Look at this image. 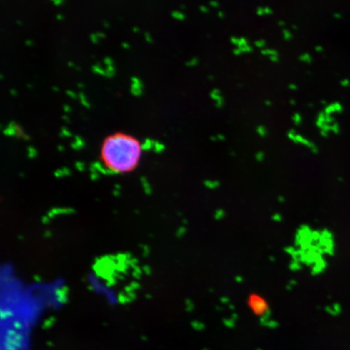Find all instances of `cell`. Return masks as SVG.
<instances>
[{
    "mask_svg": "<svg viewBox=\"0 0 350 350\" xmlns=\"http://www.w3.org/2000/svg\"><path fill=\"white\" fill-rule=\"evenodd\" d=\"M230 41L233 45L236 46V47H242L246 46L249 44L248 40L245 37H237V36H233L230 39Z\"/></svg>",
    "mask_w": 350,
    "mask_h": 350,
    "instance_id": "obj_5",
    "label": "cell"
},
{
    "mask_svg": "<svg viewBox=\"0 0 350 350\" xmlns=\"http://www.w3.org/2000/svg\"><path fill=\"white\" fill-rule=\"evenodd\" d=\"M131 92L134 96H139L142 94V83L140 79L137 77H133L131 79Z\"/></svg>",
    "mask_w": 350,
    "mask_h": 350,
    "instance_id": "obj_4",
    "label": "cell"
},
{
    "mask_svg": "<svg viewBox=\"0 0 350 350\" xmlns=\"http://www.w3.org/2000/svg\"><path fill=\"white\" fill-rule=\"evenodd\" d=\"M90 38H91V41H92L93 43H97L98 42L99 36H97L96 33H94V34H92V35L90 36Z\"/></svg>",
    "mask_w": 350,
    "mask_h": 350,
    "instance_id": "obj_18",
    "label": "cell"
},
{
    "mask_svg": "<svg viewBox=\"0 0 350 350\" xmlns=\"http://www.w3.org/2000/svg\"><path fill=\"white\" fill-rule=\"evenodd\" d=\"M25 44H26V46H33V41H32L31 40H27L26 41H25Z\"/></svg>",
    "mask_w": 350,
    "mask_h": 350,
    "instance_id": "obj_30",
    "label": "cell"
},
{
    "mask_svg": "<svg viewBox=\"0 0 350 350\" xmlns=\"http://www.w3.org/2000/svg\"><path fill=\"white\" fill-rule=\"evenodd\" d=\"M66 94L68 95L69 96H71V98H73V99H75L76 97V94L73 93V92H71V91H70V90H68V91H66Z\"/></svg>",
    "mask_w": 350,
    "mask_h": 350,
    "instance_id": "obj_26",
    "label": "cell"
},
{
    "mask_svg": "<svg viewBox=\"0 0 350 350\" xmlns=\"http://www.w3.org/2000/svg\"><path fill=\"white\" fill-rule=\"evenodd\" d=\"M57 19L59 20H62L63 19V16H62V15H58V16H57Z\"/></svg>",
    "mask_w": 350,
    "mask_h": 350,
    "instance_id": "obj_35",
    "label": "cell"
},
{
    "mask_svg": "<svg viewBox=\"0 0 350 350\" xmlns=\"http://www.w3.org/2000/svg\"><path fill=\"white\" fill-rule=\"evenodd\" d=\"M53 1H54H54H55V0H53Z\"/></svg>",
    "mask_w": 350,
    "mask_h": 350,
    "instance_id": "obj_41",
    "label": "cell"
},
{
    "mask_svg": "<svg viewBox=\"0 0 350 350\" xmlns=\"http://www.w3.org/2000/svg\"><path fill=\"white\" fill-rule=\"evenodd\" d=\"M269 59H270V61H271L272 63H278V62L280 61V59H279V55H276V56L269 57Z\"/></svg>",
    "mask_w": 350,
    "mask_h": 350,
    "instance_id": "obj_20",
    "label": "cell"
},
{
    "mask_svg": "<svg viewBox=\"0 0 350 350\" xmlns=\"http://www.w3.org/2000/svg\"><path fill=\"white\" fill-rule=\"evenodd\" d=\"M93 72L97 73V74H101V75H106V71H104V70L98 65L93 66Z\"/></svg>",
    "mask_w": 350,
    "mask_h": 350,
    "instance_id": "obj_16",
    "label": "cell"
},
{
    "mask_svg": "<svg viewBox=\"0 0 350 350\" xmlns=\"http://www.w3.org/2000/svg\"><path fill=\"white\" fill-rule=\"evenodd\" d=\"M199 59H197V58H192L191 59L189 60L188 62H186V66H189V67H194V66H196L197 65H199Z\"/></svg>",
    "mask_w": 350,
    "mask_h": 350,
    "instance_id": "obj_11",
    "label": "cell"
},
{
    "mask_svg": "<svg viewBox=\"0 0 350 350\" xmlns=\"http://www.w3.org/2000/svg\"><path fill=\"white\" fill-rule=\"evenodd\" d=\"M289 103H290V105H292V106H295L296 104H297V101H295V100H290V101H289Z\"/></svg>",
    "mask_w": 350,
    "mask_h": 350,
    "instance_id": "obj_33",
    "label": "cell"
},
{
    "mask_svg": "<svg viewBox=\"0 0 350 350\" xmlns=\"http://www.w3.org/2000/svg\"><path fill=\"white\" fill-rule=\"evenodd\" d=\"M266 45H267V42H266V41L264 39L257 40V41H254V46L257 47V48L264 49V48L266 46Z\"/></svg>",
    "mask_w": 350,
    "mask_h": 350,
    "instance_id": "obj_13",
    "label": "cell"
},
{
    "mask_svg": "<svg viewBox=\"0 0 350 350\" xmlns=\"http://www.w3.org/2000/svg\"><path fill=\"white\" fill-rule=\"evenodd\" d=\"M172 16H173V18L174 19H175V20H184L186 19V15L183 12H182V11H173L172 12Z\"/></svg>",
    "mask_w": 350,
    "mask_h": 350,
    "instance_id": "obj_9",
    "label": "cell"
},
{
    "mask_svg": "<svg viewBox=\"0 0 350 350\" xmlns=\"http://www.w3.org/2000/svg\"><path fill=\"white\" fill-rule=\"evenodd\" d=\"M282 35H283V38L285 41H290L293 38V34L289 29H283Z\"/></svg>",
    "mask_w": 350,
    "mask_h": 350,
    "instance_id": "obj_10",
    "label": "cell"
},
{
    "mask_svg": "<svg viewBox=\"0 0 350 350\" xmlns=\"http://www.w3.org/2000/svg\"><path fill=\"white\" fill-rule=\"evenodd\" d=\"M11 94H14V95H16V90H11Z\"/></svg>",
    "mask_w": 350,
    "mask_h": 350,
    "instance_id": "obj_39",
    "label": "cell"
},
{
    "mask_svg": "<svg viewBox=\"0 0 350 350\" xmlns=\"http://www.w3.org/2000/svg\"><path fill=\"white\" fill-rule=\"evenodd\" d=\"M264 104H265V106H272V102H271V101H269V100H266V101H264Z\"/></svg>",
    "mask_w": 350,
    "mask_h": 350,
    "instance_id": "obj_27",
    "label": "cell"
},
{
    "mask_svg": "<svg viewBox=\"0 0 350 350\" xmlns=\"http://www.w3.org/2000/svg\"><path fill=\"white\" fill-rule=\"evenodd\" d=\"M233 53H234V55H237V56H239V55L242 54L241 50H240L239 48H238V47H236L235 49H234V50H233Z\"/></svg>",
    "mask_w": 350,
    "mask_h": 350,
    "instance_id": "obj_21",
    "label": "cell"
},
{
    "mask_svg": "<svg viewBox=\"0 0 350 350\" xmlns=\"http://www.w3.org/2000/svg\"><path fill=\"white\" fill-rule=\"evenodd\" d=\"M114 74H115V70H114V66L111 65V66H107V69H106V75H105V76H106L107 77H112Z\"/></svg>",
    "mask_w": 350,
    "mask_h": 350,
    "instance_id": "obj_14",
    "label": "cell"
},
{
    "mask_svg": "<svg viewBox=\"0 0 350 350\" xmlns=\"http://www.w3.org/2000/svg\"><path fill=\"white\" fill-rule=\"evenodd\" d=\"M103 24H105V27H106V28H108V27L109 26V24H107V22H106V21H104V22H103Z\"/></svg>",
    "mask_w": 350,
    "mask_h": 350,
    "instance_id": "obj_38",
    "label": "cell"
},
{
    "mask_svg": "<svg viewBox=\"0 0 350 350\" xmlns=\"http://www.w3.org/2000/svg\"><path fill=\"white\" fill-rule=\"evenodd\" d=\"M210 96H211V99L216 101L215 106H216V108L221 109V108H222V107L224 106V105H225V100L223 98V96H221V93L220 89H214L212 90L211 93H210Z\"/></svg>",
    "mask_w": 350,
    "mask_h": 350,
    "instance_id": "obj_2",
    "label": "cell"
},
{
    "mask_svg": "<svg viewBox=\"0 0 350 350\" xmlns=\"http://www.w3.org/2000/svg\"><path fill=\"white\" fill-rule=\"evenodd\" d=\"M218 16L220 17L221 19H223V18H225V13L223 12V11H219L218 12Z\"/></svg>",
    "mask_w": 350,
    "mask_h": 350,
    "instance_id": "obj_28",
    "label": "cell"
},
{
    "mask_svg": "<svg viewBox=\"0 0 350 350\" xmlns=\"http://www.w3.org/2000/svg\"><path fill=\"white\" fill-rule=\"evenodd\" d=\"M104 63H106V65H107V66L113 65V61H112V59H110V58H106V59H105V60H104Z\"/></svg>",
    "mask_w": 350,
    "mask_h": 350,
    "instance_id": "obj_24",
    "label": "cell"
},
{
    "mask_svg": "<svg viewBox=\"0 0 350 350\" xmlns=\"http://www.w3.org/2000/svg\"><path fill=\"white\" fill-rule=\"evenodd\" d=\"M208 79H210V80H213V79H214V76H208Z\"/></svg>",
    "mask_w": 350,
    "mask_h": 350,
    "instance_id": "obj_37",
    "label": "cell"
},
{
    "mask_svg": "<svg viewBox=\"0 0 350 350\" xmlns=\"http://www.w3.org/2000/svg\"><path fill=\"white\" fill-rule=\"evenodd\" d=\"M134 32L136 33V32H139V29H137V28H134Z\"/></svg>",
    "mask_w": 350,
    "mask_h": 350,
    "instance_id": "obj_40",
    "label": "cell"
},
{
    "mask_svg": "<svg viewBox=\"0 0 350 350\" xmlns=\"http://www.w3.org/2000/svg\"><path fill=\"white\" fill-rule=\"evenodd\" d=\"M199 10L201 11L202 13L207 14L208 12H209V8H208V7H206V6H201V7H199Z\"/></svg>",
    "mask_w": 350,
    "mask_h": 350,
    "instance_id": "obj_22",
    "label": "cell"
},
{
    "mask_svg": "<svg viewBox=\"0 0 350 350\" xmlns=\"http://www.w3.org/2000/svg\"><path fill=\"white\" fill-rule=\"evenodd\" d=\"M64 109L66 110V112H68L69 110H71V108H70V106H68V105H65V106H64Z\"/></svg>",
    "mask_w": 350,
    "mask_h": 350,
    "instance_id": "obj_32",
    "label": "cell"
},
{
    "mask_svg": "<svg viewBox=\"0 0 350 350\" xmlns=\"http://www.w3.org/2000/svg\"><path fill=\"white\" fill-rule=\"evenodd\" d=\"M54 3V4H55V5L59 6V5H60V4H62V3H63V0H55Z\"/></svg>",
    "mask_w": 350,
    "mask_h": 350,
    "instance_id": "obj_31",
    "label": "cell"
},
{
    "mask_svg": "<svg viewBox=\"0 0 350 350\" xmlns=\"http://www.w3.org/2000/svg\"><path fill=\"white\" fill-rule=\"evenodd\" d=\"M209 5H210V7H213V8H218L219 6H220V4H219V3H218L217 1H215V0L211 1V2L209 3Z\"/></svg>",
    "mask_w": 350,
    "mask_h": 350,
    "instance_id": "obj_19",
    "label": "cell"
},
{
    "mask_svg": "<svg viewBox=\"0 0 350 350\" xmlns=\"http://www.w3.org/2000/svg\"><path fill=\"white\" fill-rule=\"evenodd\" d=\"M145 38L146 40H147V41L148 42H152V37H151V35L149 34V33H145Z\"/></svg>",
    "mask_w": 350,
    "mask_h": 350,
    "instance_id": "obj_25",
    "label": "cell"
},
{
    "mask_svg": "<svg viewBox=\"0 0 350 350\" xmlns=\"http://www.w3.org/2000/svg\"><path fill=\"white\" fill-rule=\"evenodd\" d=\"M122 47H124V48H129L130 46H129V44H127V43H123V44H122Z\"/></svg>",
    "mask_w": 350,
    "mask_h": 350,
    "instance_id": "obj_36",
    "label": "cell"
},
{
    "mask_svg": "<svg viewBox=\"0 0 350 350\" xmlns=\"http://www.w3.org/2000/svg\"><path fill=\"white\" fill-rule=\"evenodd\" d=\"M261 54L264 56L271 57V56H276V55H279L278 52L274 49H270V48H265L261 50Z\"/></svg>",
    "mask_w": 350,
    "mask_h": 350,
    "instance_id": "obj_7",
    "label": "cell"
},
{
    "mask_svg": "<svg viewBox=\"0 0 350 350\" xmlns=\"http://www.w3.org/2000/svg\"><path fill=\"white\" fill-rule=\"evenodd\" d=\"M238 48H239V49L241 50L242 54L251 53V52L253 51V47L251 46L250 44H248L246 46H244L242 47H238Z\"/></svg>",
    "mask_w": 350,
    "mask_h": 350,
    "instance_id": "obj_15",
    "label": "cell"
},
{
    "mask_svg": "<svg viewBox=\"0 0 350 350\" xmlns=\"http://www.w3.org/2000/svg\"><path fill=\"white\" fill-rule=\"evenodd\" d=\"M301 116L298 114V113H296V114H294V116H293V120L294 121V122L296 123V124H299L301 122Z\"/></svg>",
    "mask_w": 350,
    "mask_h": 350,
    "instance_id": "obj_17",
    "label": "cell"
},
{
    "mask_svg": "<svg viewBox=\"0 0 350 350\" xmlns=\"http://www.w3.org/2000/svg\"><path fill=\"white\" fill-rule=\"evenodd\" d=\"M298 60L306 63H311L312 61V58L308 53H303L298 57Z\"/></svg>",
    "mask_w": 350,
    "mask_h": 350,
    "instance_id": "obj_8",
    "label": "cell"
},
{
    "mask_svg": "<svg viewBox=\"0 0 350 350\" xmlns=\"http://www.w3.org/2000/svg\"><path fill=\"white\" fill-rule=\"evenodd\" d=\"M143 146L138 139L124 133H115L104 139L101 148L103 165L113 173L128 174L140 161Z\"/></svg>",
    "mask_w": 350,
    "mask_h": 350,
    "instance_id": "obj_1",
    "label": "cell"
},
{
    "mask_svg": "<svg viewBox=\"0 0 350 350\" xmlns=\"http://www.w3.org/2000/svg\"><path fill=\"white\" fill-rule=\"evenodd\" d=\"M79 100H80V101H81V103H82L83 106H84L85 107H88V108H89L90 107V105L89 103V101H87V99H86V96L84 95V93H79Z\"/></svg>",
    "mask_w": 350,
    "mask_h": 350,
    "instance_id": "obj_12",
    "label": "cell"
},
{
    "mask_svg": "<svg viewBox=\"0 0 350 350\" xmlns=\"http://www.w3.org/2000/svg\"><path fill=\"white\" fill-rule=\"evenodd\" d=\"M278 25L281 27L285 26V22H284V20H280V21L278 22Z\"/></svg>",
    "mask_w": 350,
    "mask_h": 350,
    "instance_id": "obj_29",
    "label": "cell"
},
{
    "mask_svg": "<svg viewBox=\"0 0 350 350\" xmlns=\"http://www.w3.org/2000/svg\"><path fill=\"white\" fill-rule=\"evenodd\" d=\"M289 89L292 91H297L298 89V87L295 84H289Z\"/></svg>",
    "mask_w": 350,
    "mask_h": 350,
    "instance_id": "obj_23",
    "label": "cell"
},
{
    "mask_svg": "<svg viewBox=\"0 0 350 350\" xmlns=\"http://www.w3.org/2000/svg\"><path fill=\"white\" fill-rule=\"evenodd\" d=\"M251 306H252L253 311L260 313L261 311H264V310L265 301L263 298L253 296V297L251 298Z\"/></svg>",
    "mask_w": 350,
    "mask_h": 350,
    "instance_id": "obj_3",
    "label": "cell"
},
{
    "mask_svg": "<svg viewBox=\"0 0 350 350\" xmlns=\"http://www.w3.org/2000/svg\"><path fill=\"white\" fill-rule=\"evenodd\" d=\"M96 34H97V36H99V37H101V38L105 37V35H104L102 33H97Z\"/></svg>",
    "mask_w": 350,
    "mask_h": 350,
    "instance_id": "obj_34",
    "label": "cell"
},
{
    "mask_svg": "<svg viewBox=\"0 0 350 350\" xmlns=\"http://www.w3.org/2000/svg\"><path fill=\"white\" fill-rule=\"evenodd\" d=\"M256 13L258 16H270L273 14V11L269 7H259L256 10Z\"/></svg>",
    "mask_w": 350,
    "mask_h": 350,
    "instance_id": "obj_6",
    "label": "cell"
}]
</instances>
